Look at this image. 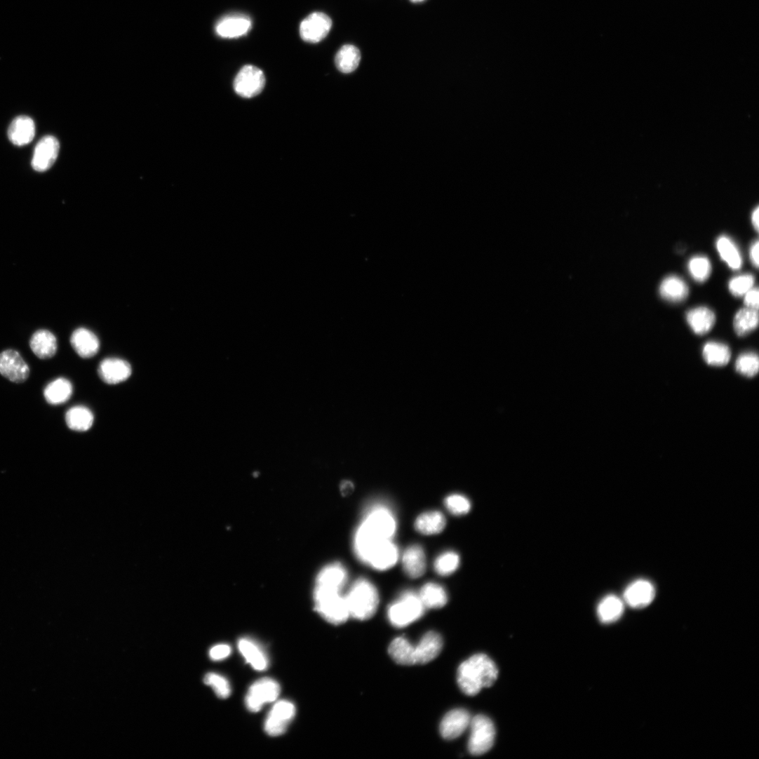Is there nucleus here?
Segmentation results:
<instances>
[{
	"mask_svg": "<svg viewBox=\"0 0 759 759\" xmlns=\"http://www.w3.org/2000/svg\"><path fill=\"white\" fill-rule=\"evenodd\" d=\"M347 581L344 572L334 566L321 568L315 577L313 589L315 610L332 624H343L349 617L343 594Z\"/></svg>",
	"mask_w": 759,
	"mask_h": 759,
	"instance_id": "nucleus-1",
	"label": "nucleus"
},
{
	"mask_svg": "<svg viewBox=\"0 0 759 759\" xmlns=\"http://www.w3.org/2000/svg\"><path fill=\"white\" fill-rule=\"evenodd\" d=\"M397 529L396 519L384 507H375L366 515L354 537V551L365 563L369 554L378 546L391 541Z\"/></svg>",
	"mask_w": 759,
	"mask_h": 759,
	"instance_id": "nucleus-2",
	"label": "nucleus"
},
{
	"mask_svg": "<svg viewBox=\"0 0 759 759\" xmlns=\"http://www.w3.org/2000/svg\"><path fill=\"white\" fill-rule=\"evenodd\" d=\"M498 676L499 670L495 662L488 656L478 654L460 665L457 682L464 693L475 696L483 688L492 686Z\"/></svg>",
	"mask_w": 759,
	"mask_h": 759,
	"instance_id": "nucleus-3",
	"label": "nucleus"
},
{
	"mask_svg": "<svg viewBox=\"0 0 759 759\" xmlns=\"http://www.w3.org/2000/svg\"><path fill=\"white\" fill-rule=\"evenodd\" d=\"M345 598L349 617L360 621L370 619L375 614L379 604L376 588L363 578L352 584L345 594Z\"/></svg>",
	"mask_w": 759,
	"mask_h": 759,
	"instance_id": "nucleus-4",
	"label": "nucleus"
},
{
	"mask_svg": "<svg viewBox=\"0 0 759 759\" xmlns=\"http://www.w3.org/2000/svg\"><path fill=\"white\" fill-rule=\"evenodd\" d=\"M425 609L419 595L408 591L389 607L388 614L394 626L404 628L420 619Z\"/></svg>",
	"mask_w": 759,
	"mask_h": 759,
	"instance_id": "nucleus-5",
	"label": "nucleus"
},
{
	"mask_svg": "<svg viewBox=\"0 0 759 759\" xmlns=\"http://www.w3.org/2000/svg\"><path fill=\"white\" fill-rule=\"evenodd\" d=\"M470 726L469 752L473 755L486 753L495 744L496 730L493 722L485 716L478 715L471 719Z\"/></svg>",
	"mask_w": 759,
	"mask_h": 759,
	"instance_id": "nucleus-6",
	"label": "nucleus"
},
{
	"mask_svg": "<svg viewBox=\"0 0 759 759\" xmlns=\"http://www.w3.org/2000/svg\"><path fill=\"white\" fill-rule=\"evenodd\" d=\"M281 691L279 684L269 678H264L254 683L246 697V705L251 712H258L264 705L275 701Z\"/></svg>",
	"mask_w": 759,
	"mask_h": 759,
	"instance_id": "nucleus-7",
	"label": "nucleus"
},
{
	"mask_svg": "<svg viewBox=\"0 0 759 759\" xmlns=\"http://www.w3.org/2000/svg\"><path fill=\"white\" fill-rule=\"evenodd\" d=\"M264 74L259 68L247 65L238 73L234 81L235 93L243 98H253L260 95L264 86Z\"/></svg>",
	"mask_w": 759,
	"mask_h": 759,
	"instance_id": "nucleus-8",
	"label": "nucleus"
},
{
	"mask_svg": "<svg viewBox=\"0 0 759 759\" xmlns=\"http://www.w3.org/2000/svg\"><path fill=\"white\" fill-rule=\"evenodd\" d=\"M0 374L15 384H23L30 375V368L16 350L7 349L0 353Z\"/></svg>",
	"mask_w": 759,
	"mask_h": 759,
	"instance_id": "nucleus-9",
	"label": "nucleus"
},
{
	"mask_svg": "<svg viewBox=\"0 0 759 759\" xmlns=\"http://www.w3.org/2000/svg\"><path fill=\"white\" fill-rule=\"evenodd\" d=\"M293 703L288 700L277 701L269 713L264 723L265 732L270 736L283 734L295 715Z\"/></svg>",
	"mask_w": 759,
	"mask_h": 759,
	"instance_id": "nucleus-10",
	"label": "nucleus"
},
{
	"mask_svg": "<svg viewBox=\"0 0 759 759\" xmlns=\"http://www.w3.org/2000/svg\"><path fill=\"white\" fill-rule=\"evenodd\" d=\"M332 25V20L328 15L322 13H314L300 24V37L304 42L318 43L328 36Z\"/></svg>",
	"mask_w": 759,
	"mask_h": 759,
	"instance_id": "nucleus-11",
	"label": "nucleus"
},
{
	"mask_svg": "<svg viewBox=\"0 0 759 759\" xmlns=\"http://www.w3.org/2000/svg\"><path fill=\"white\" fill-rule=\"evenodd\" d=\"M60 145L53 136L44 137L36 145L32 159L33 168L38 172L48 170L58 159Z\"/></svg>",
	"mask_w": 759,
	"mask_h": 759,
	"instance_id": "nucleus-12",
	"label": "nucleus"
},
{
	"mask_svg": "<svg viewBox=\"0 0 759 759\" xmlns=\"http://www.w3.org/2000/svg\"><path fill=\"white\" fill-rule=\"evenodd\" d=\"M98 373L105 384L116 385L127 381L131 376L132 367L126 360L107 358L100 363Z\"/></svg>",
	"mask_w": 759,
	"mask_h": 759,
	"instance_id": "nucleus-13",
	"label": "nucleus"
},
{
	"mask_svg": "<svg viewBox=\"0 0 759 759\" xmlns=\"http://www.w3.org/2000/svg\"><path fill=\"white\" fill-rule=\"evenodd\" d=\"M471 718L465 709H454L443 718L440 727L442 737L452 740L460 737L470 726Z\"/></svg>",
	"mask_w": 759,
	"mask_h": 759,
	"instance_id": "nucleus-14",
	"label": "nucleus"
},
{
	"mask_svg": "<svg viewBox=\"0 0 759 759\" xmlns=\"http://www.w3.org/2000/svg\"><path fill=\"white\" fill-rule=\"evenodd\" d=\"M252 21L246 15L234 14L222 18L215 25L216 34L222 39H237L246 35Z\"/></svg>",
	"mask_w": 759,
	"mask_h": 759,
	"instance_id": "nucleus-15",
	"label": "nucleus"
},
{
	"mask_svg": "<svg viewBox=\"0 0 759 759\" xmlns=\"http://www.w3.org/2000/svg\"><path fill=\"white\" fill-rule=\"evenodd\" d=\"M656 591L652 583L647 580H638L631 584L625 590L624 598L626 603L633 608H643L653 601Z\"/></svg>",
	"mask_w": 759,
	"mask_h": 759,
	"instance_id": "nucleus-16",
	"label": "nucleus"
},
{
	"mask_svg": "<svg viewBox=\"0 0 759 759\" xmlns=\"http://www.w3.org/2000/svg\"><path fill=\"white\" fill-rule=\"evenodd\" d=\"M443 640L441 636L435 632L426 633L415 646L416 664H426L436 659L441 652Z\"/></svg>",
	"mask_w": 759,
	"mask_h": 759,
	"instance_id": "nucleus-17",
	"label": "nucleus"
},
{
	"mask_svg": "<svg viewBox=\"0 0 759 759\" xmlns=\"http://www.w3.org/2000/svg\"><path fill=\"white\" fill-rule=\"evenodd\" d=\"M399 553L392 541H389L375 549L369 556L366 565L372 568L385 571L392 568L398 562Z\"/></svg>",
	"mask_w": 759,
	"mask_h": 759,
	"instance_id": "nucleus-18",
	"label": "nucleus"
},
{
	"mask_svg": "<svg viewBox=\"0 0 759 759\" xmlns=\"http://www.w3.org/2000/svg\"><path fill=\"white\" fill-rule=\"evenodd\" d=\"M71 344L76 352L84 358L93 357L100 348V342L98 336L85 328H80L74 331L71 337Z\"/></svg>",
	"mask_w": 759,
	"mask_h": 759,
	"instance_id": "nucleus-19",
	"label": "nucleus"
},
{
	"mask_svg": "<svg viewBox=\"0 0 759 759\" xmlns=\"http://www.w3.org/2000/svg\"><path fill=\"white\" fill-rule=\"evenodd\" d=\"M403 565L405 574L412 579L422 577L426 571V556L423 548L417 544L408 548L403 556Z\"/></svg>",
	"mask_w": 759,
	"mask_h": 759,
	"instance_id": "nucleus-20",
	"label": "nucleus"
},
{
	"mask_svg": "<svg viewBox=\"0 0 759 759\" xmlns=\"http://www.w3.org/2000/svg\"><path fill=\"white\" fill-rule=\"evenodd\" d=\"M36 135L34 121L28 116H19L11 123L8 129L10 141L16 146H25L31 143Z\"/></svg>",
	"mask_w": 759,
	"mask_h": 759,
	"instance_id": "nucleus-21",
	"label": "nucleus"
},
{
	"mask_svg": "<svg viewBox=\"0 0 759 759\" xmlns=\"http://www.w3.org/2000/svg\"><path fill=\"white\" fill-rule=\"evenodd\" d=\"M30 347L34 354L39 358L44 360L51 358L58 351L57 337L48 330H39L32 336Z\"/></svg>",
	"mask_w": 759,
	"mask_h": 759,
	"instance_id": "nucleus-22",
	"label": "nucleus"
},
{
	"mask_svg": "<svg viewBox=\"0 0 759 759\" xmlns=\"http://www.w3.org/2000/svg\"><path fill=\"white\" fill-rule=\"evenodd\" d=\"M239 652L248 664L259 671L267 669L268 657L263 649L253 640L242 638L238 642Z\"/></svg>",
	"mask_w": 759,
	"mask_h": 759,
	"instance_id": "nucleus-23",
	"label": "nucleus"
},
{
	"mask_svg": "<svg viewBox=\"0 0 759 759\" xmlns=\"http://www.w3.org/2000/svg\"><path fill=\"white\" fill-rule=\"evenodd\" d=\"M74 388L68 379L60 377L49 384L44 391L47 403L52 405L66 403L72 398Z\"/></svg>",
	"mask_w": 759,
	"mask_h": 759,
	"instance_id": "nucleus-24",
	"label": "nucleus"
},
{
	"mask_svg": "<svg viewBox=\"0 0 759 759\" xmlns=\"http://www.w3.org/2000/svg\"><path fill=\"white\" fill-rule=\"evenodd\" d=\"M687 322L697 335H704L711 330L716 322L713 311L704 307L690 310L686 316Z\"/></svg>",
	"mask_w": 759,
	"mask_h": 759,
	"instance_id": "nucleus-25",
	"label": "nucleus"
},
{
	"mask_svg": "<svg viewBox=\"0 0 759 759\" xmlns=\"http://www.w3.org/2000/svg\"><path fill=\"white\" fill-rule=\"evenodd\" d=\"M446 518L440 511L426 512L419 516L415 522V528L424 535L441 533L446 526Z\"/></svg>",
	"mask_w": 759,
	"mask_h": 759,
	"instance_id": "nucleus-26",
	"label": "nucleus"
},
{
	"mask_svg": "<svg viewBox=\"0 0 759 759\" xmlns=\"http://www.w3.org/2000/svg\"><path fill=\"white\" fill-rule=\"evenodd\" d=\"M623 601L616 596L610 595L604 598L599 603L597 614L603 624H611L619 620L624 613Z\"/></svg>",
	"mask_w": 759,
	"mask_h": 759,
	"instance_id": "nucleus-27",
	"label": "nucleus"
},
{
	"mask_svg": "<svg viewBox=\"0 0 759 759\" xmlns=\"http://www.w3.org/2000/svg\"><path fill=\"white\" fill-rule=\"evenodd\" d=\"M94 415L87 408L76 406L71 408L66 415L67 426L76 432H86L94 424Z\"/></svg>",
	"mask_w": 759,
	"mask_h": 759,
	"instance_id": "nucleus-28",
	"label": "nucleus"
},
{
	"mask_svg": "<svg viewBox=\"0 0 759 759\" xmlns=\"http://www.w3.org/2000/svg\"><path fill=\"white\" fill-rule=\"evenodd\" d=\"M393 659L401 665L412 666L416 664L415 646L404 637H399L393 640L389 649Z\"/></svg>",
	"mask_w": 759,
	"mask_h": 759,
	"instance_id": "nucleus-29",
	"label": "nucleus"
},
{
	"mask_svg": "<svg viewBox=\"0 0 759 759\" xmlns=\"http://www.w3.org/2000/svg\"><path fill=\"white\" fill-rule=\"evenodd\" d=\"M659 293L665 300L671 302H680L687 297L689 289L683 279L676 276H671L663 280L659 287Z\"/></svg>",
	"mask_w": 759,
	"mask_h": 759,
	"instance_id": "nucleus-30",
	"label": "nucleus"
},
{
	"mask_svg": "<svg viewBox=\"0 0 759 759\" xmlns=\"http://www.w3.org/2000/svg\"><path fill=\"white\" fill-rule=\"evenodd\" d=\"M419 597L425 608H441L448 601L445 589L440 584L434 582L427 583L422 587Z\"/></svg>",
	"mask_w": 759,
	"mask_h": 759,
	"instance_id": "nucleus-31",
	"label": "nucleus"
},
{
	"mask_svg": "<svg viewBox=\"0 0 759 759\" xmlns=\"http://www.w3.org/2000/svg\"><path fill=\"white\" fill-rule=\"evenodd\" d=\"M361 61L359 50L352 45H345L337 52L335 63L337 69L343 74H351L358 67Z\"/></svg>",
	"mask_w": 759,
	"mask_h": 759,
	"instance_id": "nucleus-32",
	"label": "nucleus"
},
{
	"mask_svg": "<svg viewBox=\"0 0 759 759\" xmlns=\"http://www.w3.org/2000/svg\"><path fill=\"white\" fill-rule=\"evenodd\" d=\"M702 356L708 365L723 366L728 363L731 351L728 346L718 342H708L704 344Z\"/></svg>",
	"mask_w": 759,
	"mask_h": 759,
	"instance_id": "nucleus-33",
	"label": "nucleus"
},
{
	"mask_svg": "<svg viewBox=\"0 0 759 759\" xmlns=\"http://www.w3.org/2000/svg\"><path fill=\"white\" fill-rule=\"evenodd\" d=\"M758 325V310L748 307L740 309L736 314L733 321L734 331L739 336L747 335L755 330Z\"/></svg>",
	"mask_w": 759,
	"mask_h": 759,
	"instance_id": "nucleus-34",
	"label": "nucleus"
},
{
	"mask_svg": "<svg viewBox=\"0 0 759 759\" xmlns=\"http://www.w3.org/2000/svg\"><path fill=\"white\" fill-rule=\"evenodd\" d=\"M716 248L723 260L732 269H739L741 266L740 253L728 237L723 236L716 241Z\"/></svg>",
	"mask_w": 759,
	"mask_h": 759,
	"instance_id": "nucleus-35",
	"label": "nucleus"
},
{
	"mask_svg": "<svg viewBox=\"0 0 759 759\" xmlns=\"http://www.w3.org/2000/svg\"><path fill=\"white\" fill-rule=\"evenodd\" d=\"M736 371L741 375L752 377L755 376L759 370V358L754 352H745L740 354L735 362Z\"/></svg>",
	"mask_w": 759,
	"mask_h": 759,
	"instance_id": "nucleus-36",
	"label": "nucleus"
},
{
	"mask_svg": "<svg viewBox=\"0 0 759 759\" xmlns=\"http://www.w3.org/2000/svg\"><path fill=\"white\" fill-rule=\"evenodd\" d=\"M460 558L452 551L443 553L436 560L434 568L441 576L445 577L453 574L459 567Z\"/></svg>",
	"mask_w": 759,
	"mask_h": 759,
	"instance_id": "nucleus-37",
	"label": "nucleus"
},
{
	"mask_svg": "<svg viewBox=\"0 0 759 759\" xmlns=\"http://www.w3.org/2000/svg\"><path fill=\"white\" fill-rule=\"evenodd\" d=\"M688 270L695 281L704 282L711 274V265L708 258L696 256L689 261Z\"/></svg>",
	"mask_w": 759,
	"mask_h": 759,
	"instance_id": "nucleus-38",
	"label": "nucleus"
},
{
	"mask_svg": "<svg viewBox=\"0 0 759 759\" xmlns=\"http://www.w3.org/2000/svg\"><path fill=\"white\" fill-rule=\"evenodd\" d=\"M204 683L213 687L218 697L226 699L231 694V686L226 678L215 673H210L204 678Z\"/></svg>",
	"mask_w": 759,
	"mask_h": 759,
	"instance_id": "nucleus-39",
	"label": "nucleus"
},
{
	"mask_svg": "<svg viewBox=\"0 0 759 759\" xmlns=\"http://www.w3.org/2000/svg\"><path fill=\"white\" fill-rule=\"evenodd\" d=\"M445 504L448 511L455 516L467 514L471 509L470 501L461 495H452L446 498Z\"/></svg>",
	"mask_w": 759,
	"mask_h": 759,
	"instance_id": "nucleus-40",
	"label": "nucleus"
},
{
	"mask_svg": "<svg viewBox=\"0 0 759 759\" xmlns=\"http://www.w3.org/2000/svg\"><path fill=\"white\" fill-rule=\"evenodd\" d=\"M754 281V277L751 274L740 275L730 281L729 290L733 295L740 297L753 288Z\"/></svg>",
	"mask_w": 759,
	"mask_h": 759,
	"instance_id": "nucleus-41",
	"label": "nucleus"
},
{
	"mask_svg": "<svg viewBox=\"0 0 759 759\" xmlns=\"http://www.w3.org/2000/svg\"><path fill=\"white\" fill-rule=\"evenodd\" d=\"M231 652V648L227 644L214 646L210 650V657L214 661H221L227 658Z\"/></svg>",
	"mask_w": 759,
	"mask_h": 759,
	"instance_id": "nucleus-42",
	"label": "nucleus"
},
{
	"mask_svg": "<svg viewBox=\"0 0 759 759\" xmlns=\"http://www.w3.org/2000/svg\"><path fill=\"white\" fill-rule=\"evenodd\" d=\"M744 304L748 308L758 309L759 292L758 288H752L744 295Z\"/></svg>",
	"mask_w": 759,
	"mask_h": 759,
	"instance_id": "nucleus-43",
	"label": "nucleus"
},
{
	"mask_svg": "<svg viewBox=\"0 0 759 759\" xmlns=\"http://www.w3.org/2000/svg\"><path fill=\"white\" fill-rule=\"evenodd\" d=\"M758 241H755L751 246L749 251L751 261L753 265L756 268L758 267Z\"/></svg>",
	"mask_w": 759,
	"mask_h": 759,
	"instance_id": "nucleus-44",
	"label": "nucleus"
},
{
	"mask_svg": "<svg viewBox=\"0 0 759 759\" xmlns=\"http://www.w3.org/2000/svg\"><path fill=\"white\" fill-rule=\"evenodd\" d=\"M354 485L349 481H344L340 485V490L343 495H349L354 490Z\"/></svg>",
	"mask_w": 759,
	"mask_h": 759,
	"instance_id": "nucleus-45",
	"label": "nucleus"
},
{
	"mask_svg": "<svg viewBox=\"0 0 759 759\" xmlns=\"http://www.w3.org/2000/svg\"><path fill=\"white\" fill-rule=\"evenodd\" d=\"M758 208L757 207L752 213L751 221L754 229L756 231H758L759 222H758Z\"/></svg>",
	"mask_w": 759,
	"mask_h": 759,
	"instance_id": "nucleus-46",
	"label": "nucleus"
},
{
	"mask_svg": "<svg viewBox=\"0 0 759 759\" xmlns=\"http://www.w3.org/2000/svg\"><path fill=\"white\" fill-rule=\"evenodd\" d=\"M410 1L413 4H420L425 1V0H410Z\"/></svg>",
	"mask_w": 759,
	"mask_h": 759,
	"instance_id": "nucleus-47",
	"label": "nucleus"
}]
</instances>
